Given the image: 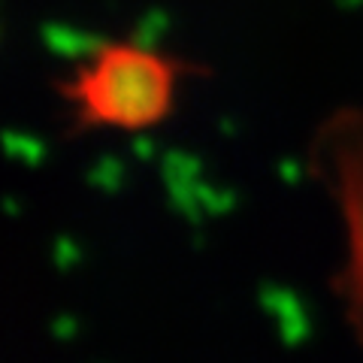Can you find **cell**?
<instances>
[{"instance_id": "cell-1", "label": "cell", "mask_w": 363, "mask_h": 363, "mask_svg": "<svg viewBox=\"0 0 363 363\" xmlns=\"http://www.w3.org/2000/svg\"><path fill=\"white\" fill-rule=\"evenodd\" d=\"M169 67L143 49L116 45L94 55L73 85V97L91 121L140 128L169 106Z\"/></svg>"}]
</instances>
